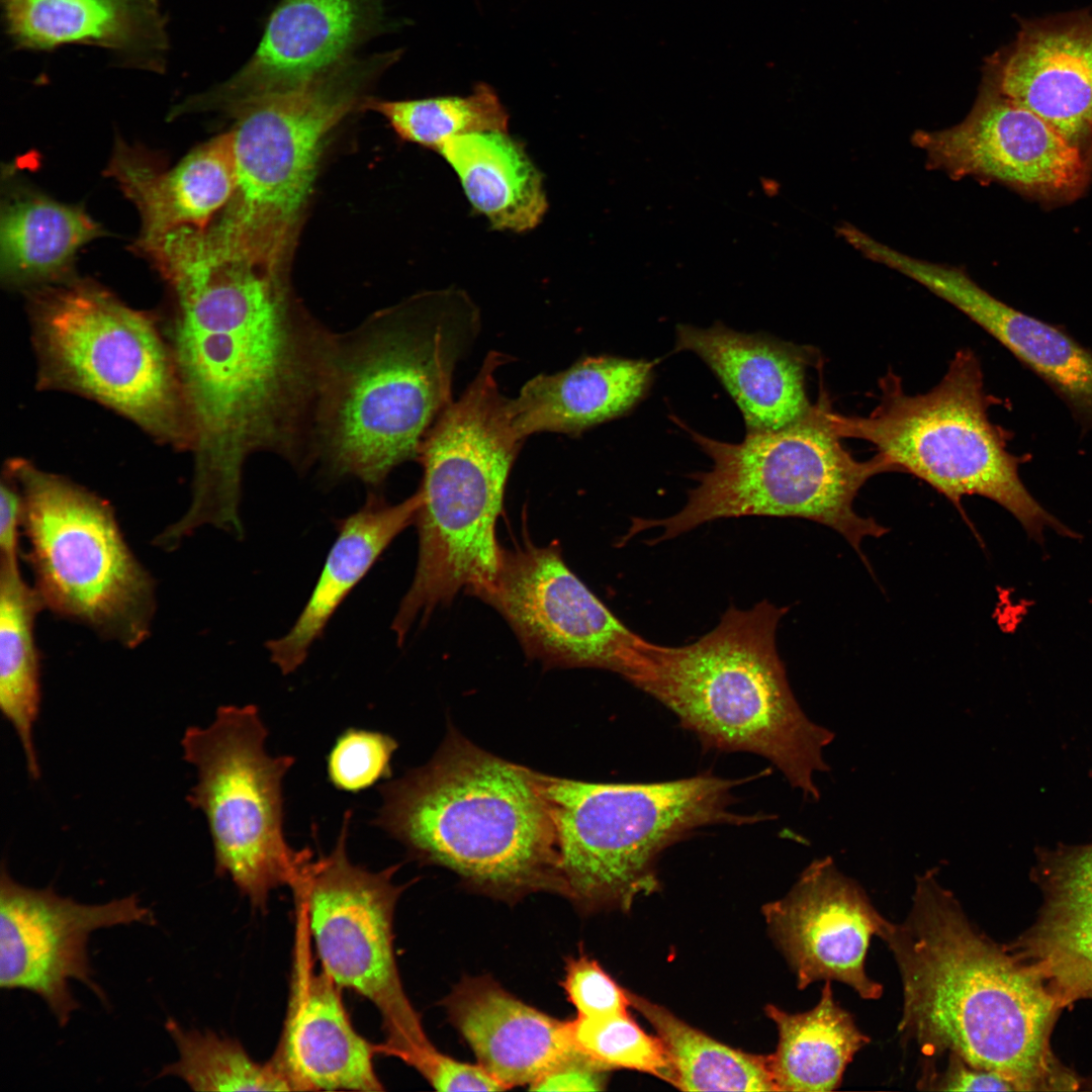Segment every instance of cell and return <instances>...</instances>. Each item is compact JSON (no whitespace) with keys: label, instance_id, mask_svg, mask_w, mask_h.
<instances>
[{"label":"cell","instance_id":"13","mask_svg":"<svg viewBox=\"0 0 1092 1092\" xmlns=\"http://www.w3.org/2000/svg\"><path fill=\"white\" fill-rule=\"evenodd\" d=\"M267 736L256 706L228 705L181 739L184 759L196 770L186 799L206 819L215 873L263 910L273 890L295 891L313 859L311 849H295L285 838L283 780L295 759L271 756Z\"/></svg>","mask_w":1092,"mask_h":1092},{"label":"cell","instance_id":"38","mask_svg":"<svg viewBox=\"0 0 1092 1092\" xmlns=\"http://www.w3.org/2000/svg\"><path fill=\"white\" fill-rule=\"evenodd\" d=\"M397 741L388 734L348 728L336 739L327 757V775L339 791L359 793L391 777Z\"/></svg>","mask_w":1092,"mask_h":1092},{"label":"cell","instance_id":"9","mask_svg":"<svg viewBox=\"0 0 1092 1092\" xmlns=\"http://www.w3.org/2000/svg\"><path fill=\"white\" fill-rule=\"evenodd\" d=\"M830 412L827 396L821 395L794 423L747 432L736 444L710 439L678 422L711 457L712 469L695 476L698 485L680 511L664 519L635 518L627 536L657 528L662 530L653 540L657 543L718 519L800 518L835 530L863 559L862 540L889 530L859 516L853 503L870 478L894 468L879 453L855 459L835 432Z\"/></svg>","mask_w":1092,"mask_h":1092},{"label":"cell","instance_id":"2","mask_svg":"<svg viewBox=\"0 0 1092 1092\" xmlns=\"http://www.w3.org/2000/svg\"><path fill=\"white\" fill-rule=\"evenodd\" d=\"M880 938L903 989L898 1025L924 1055L954 1054L1016 1091L1062 1088L1051 1034L1062 1002L1040 976L979 932L933 870L916 877L911 908Z\"/></svg>","mask_w":1092,"mask_h":1092},{"label":"cell","instance_id":"39","mask_svg":"<svg viewBox=\"0 0 1092 1092\" xmlns=\"http://www.w3.org/2000/svg\"><path fill=\"white\" fill-rule=\"evenodd\" d=\"M560 985L577 1016L627 1013L631 1007L629 990L620 986L585 953L567 959Z\"/></svg>","mask_w":1092,"mask_h":1092},{"label":"cell","instance_id":"37","mask_svg":"<svg viewBox=\"0 0 1092 1092\" xmlns=\"http://www.w3.org/2000/svg\"><path fill=\"white\" fill-rule=\"evenodd\" d=\"M577 1049L608 1070L628 1069L673 1084L670 1060L657 1035L645 1032L629 1013L569 1020Z\"/></svg>","mask_w":1092,"mask_h":1092},{"label":"cell","instance_id":"24","mask_svg":"<svg viewBox=\"0 0 1092 1092\" xmlns=\"http://www.w3.org/2000/svg\"><path fill=\"white\" fill-rule=\"evenodd\" d=\"M107 175L139 211L136 251L177 229L203 230L224 209L237 187L233 133L208 140L171 168L145 150L118 141Z\"/></svg>","mask_w":1092,"mask_h":1092},{"label":"cell","instance_id":"17","mask_svg":"<svg viewBox=\"0 0 1092 1092\" xmlns=\"http://www.w3.org/2000/svg\"><path fill=\"white\" fill-rule=\"evenodd\" d=\"M155 915L135 895L103 904H84L52 888L34 889L12 879L3 864L0 879V987L40 997L66 1026L80 1005L70 990L77 980L101 1002L106 996L93 979L88 941L94 931L116 925L155 924Z\"/></svg>","mask_w":1092,"mask_h":1092},{"label":"cell","instance_id":"22","mask_svg":"<svg viewBox=\"0 0 1092 1092\" xmlns=\"http://www.w3.org/2000/svg\"><path fill=\"white\" fill-rule=\"evenodd\" d=\"M908 278L980 326L1066 402L1085 429L1092 427V351L1060 328L1006 304L960 267L912 259Z\"/></svg>","mask_w":1092,"mask_h":1092},{"label":"cell","instance_id":"36","mask_svg":"<svg viewBox=\"0 0 1092 1092\" xmlns=\"http://www.w3.org/2000/svg\"><path fill=\"white\" fill-rule=\"evenodd\" d=\"M165 1027L178 1059L159 1077L180 1078L194 1091H291L270 1060L256 1062L237 1040L210 1030L185 1029L173 1019Z\"/></svg>","mask_w":1092,"mask_h":1092},{"label":"cell","instance_id":"16","mask_svg":"<svg viewBox=\"0 0 1092 1092\" xmlns=\"http://www.w3.org/2000/svg\"><path fill=\"white\" fill-rule=\"evenodd\" d=\"M912 141L931 170L956 180L996 182L1043 204L1076 200L1092 175L1079 149L984 79L961 122L916 130Z\"/></svg>","mask_w":1092,"mask_h":1092},{"label":"cell","instance_id":"33","mask_svg":"<svg viewBox=\"0 0 1092 1092\" xmlns=\"http://www.w3.org/2000/svg\"><path fill=\"white\" fill-rule=\"evenodd\" d=\"M44 607L36 588L22 578L18 562L0 567V708L21 744L27 771L40 777L34 724L41 704L39 655L34 619Z\"/></svg>","mask_w":1092,"mask_h":1092},{"label":"cell","instance_id":"34","mask_svg":"<svg viewBox=\"0 0 1092 1092\" xmlns=\"http://www.w3.org/2000/svg\"><path fill=\"white\" fill-rule=\"evenodd\" d=\"M631 1007L653 1027L671 1063L672 1086L681 1091H777L768 1055L724 1044L666 1007L629 990Z\"/></svg>","mask_w":1092,"mask_h":1092},{"label":"cell","instance_id":"41","mask_svg":"<svg viewBox=\"0 0 1092 1092\" xmlns=\"http://www.w3.org/2000/svg\"><path fill=\"white\" fill-rule=\"evenodd\" d=\"M942 1071L927 1067L918 1085L921 1089L941 1091H1016V1088L997 1073L969 1065L961 1057L947 1054Z\"/></svg>","mask_w":1092,"mask_h":1092},{"label":"cell","instance_id":"23","mask_svg":"<svg viewBox=\"0 0 1092 1092\" xmlns=\"http://www.w3.org/2000/svg\"><path fill=\"white\" fill-rule=\"evenodd\" d=\"M442 1005L477 1064L507 1089L529 1087L582 1053L573 1041L569 1020L523 1002L489 977L463 978Z\"/></svg>","mask_w":1092,"mask_h":1092},{"label":"cell","instance_id":"8","mask_svg":"<svg viewBox=\"0 0 1092 1092\" xmlns=\"http://www.w3.org/2000/svg\"><path fill=\"white\" fill-rule=\"evenodd\" d=\"M398 53L351 58L309 84L245 104L231 114L235 193L204 229L220 258L286 272L326 139L398 59Z\"/></svg>","mask_w":1092,"mask_h":1092},{"label":"cell","instance_id":"12","mask_svg":"<svg viewBox=\"0 0 1092 1092\" xmlns=\"http://www.w3.org/2000/svg\"><path fill=\"white\" fill-rule=\"evenodd\" d=\"M27 559L44 607L105 639L136 647L156 608L154 581L128 548L112 508L72 481L15 460Z\"/></svg>","mask_w":1092,"mask_h":1092},{"label":"cell","instance_id":"21","mask_svg":"<svg viewBox=\"0 0 1092 1092\" xmlns=\"http://www.w3.org/2000/svg\"><path fill=\"white\" fill-rule=\"evenodd\" d=\"M297 947L282 1032L270 1059L291 1091H382L376 1046L353 1026L339 988Z\"/></svg>","mask_w":1092,"mask_h":1092},{"label":"cell","instance_id":"19","mask_svg":"<svg viewBox=\"0 0 1092 1092\" xmlns=\"http://www.w3.org/2000/svg\"><path fill=\"white\" fill-rule=\"evenodd\" d=\"M382 0H280L250 60L228 81L176 106L228 113L303 87L344 62L380 31Z\"/></svg>","mask_w":1092,"mask_h":1092},{"label":"cell","instance_id":"35","mask_svg":"<svg viewBox=\"0 0 1092 1092\" xmlns=\"http://www.w3.org/2000/svg\"><path fill=\"white\" fill-rule=\"evenodd\" d=\"M365 105L382 115L396 134L439 153L451 139L482 131L508 132L509 114L492 87L478 83L466 96L372 100Z\"/></svg>","mask_w":1092,"mask_h":1092},{"label":"cell","instance_id":"26","mask_svg":"<svg viewBox=\"0 0 1092 1092\" xmlns=\"http://www.w3.org/2000/svg\"><path fill=\"white\" fill-rule=\"evenodd\" d=\"M15 47L51 51L92 44L123 64L162 71L168 38L157 0H1Z\"/></svg>","mask_w":1092,"mask_h":1092},{"label":"cell","instance_id":"32","mask_svg":"<svg viewBox=\"0 0 1092 1092\" xmlns=\"http://www.w3.org/2000/svg\"><path fill=\"white\" fill-rule=\"evenodd\" d=\"M764 1012L778 1030L777 1049L768 1055L777 1091L835 1090L854 1055L870 1042L835 1001L831 981H825L820 1000L808 1011L790 1013L767 1004Z\"/></svg>","mask_w":1092,"mask_h":1092},{"label":"cell","instance_id":"31","mask_svg":"<svg viewBox=\"0 0 1092 1092\" xmlns=\"http://www.w3.org/2000/svg\"><path fill=\"white\" fill-rule=\"evenodd\" d=\"M102 234L80 207L15 190L1 208V278L14 287L63 282L77 252Z\"/></svg>","mask_w":1092,"mask_h":1092},{"label":"cell","instance_id":"43","mask_svg":"<svg viewBox=\"0 0 1092 1092\" xmlns=\"http://www.w3.org/2000/svg\"><path fill=\"white\" fill-rule=\"evenodd\" d=\"M23 498L19 484L7 469L0 486V558L18 562V536L22 526Z\"/></svg>","mask_w":1092,"mask_h":1092},{"label":"cell","instance_id":"6","mask_svg":"<svg viewBox=\"0 0 1092 1092\" xmlns=\"http://www.w3.org/2000/svg\"><path fill=\"white\" fill-rule=\"evenodd\" d=\"M508 361L489 352L421 445V506L415 522L419 556L391 625L399 637L462 590L479 599L495 577L502 549L496 521L524 441L513 427L510 398L496 381V371Z\"/></svg>","mask_w":1092,"mask_h":1092},{"label":"cell","instance_id":"42","mask_svg":"<svg viewBox=\"0 0 1092 1092\" xmlns=\"http://www.w3.org/2000/svg\"><path fill=\"white\" fill-rule=\"evenodd\" d=\"M610 1070L580 1053L556 1066L528 1088L535 1091H602Z\"/></svg>","mask_w":1092,"mask_h":1092},{"label":"cell","instance_id":"11","mask_svg":"<svg viewBox=\"0 0 1092 1092\" xmlns=\"http://www.w3.org/2000/svg\"><path fill=\"white\" fill-rule=\"evenodd\" d=\"M42 377L191 449L186 402L169 340L154 318L96 283L69 280L33 298Z\"/></svg>","mask_w":1092,"mask_h":1092},{"label":"cell","instance_id":"7","mask_svg":"<svg viewBox=\"0 0 1092 1092\" xmlns=\"http://www.w3.org/2000/svg\"><path fill=\"white\" fill-rule=\"evenodd\" d=\"M752 779L594 783L539 772L556 831L560 895L583 914L628 912L659 890L657 862L669 846L706 826L769 819L733 809L734 788Z\"/></svg>","mask_w":1092,"mask_h":1092},{"label":"cell","instance_id":"20","mask_svg":"<svg viewBox=\"0 0 1092 1092\" xmlns=\"http://www.w3.org/2000/svg\"><path fill=\"white\" fill-rule=\"evenodd\" d=\"M982 79L1037 115L1092 167V12L1023 20L988 57Z\"/></svg>","mask_w":1092,"mask_h":1092},{"label":"cell","instance_id":"28","mask_svg":"<svg viewBox=\"0 0 1092 1092\" xmlns=\"http://www.w3.org/2000/svg\"><path fill=\"white\" fill-rule=\"evenodd\" d=\"M657 360L585 357L528 380L510 398L513 427L525 440L552 432L579 435L631 410L646 393Z\"/></svg>","mask_w":1092,"mask_h":1092},{"label":"cell","instance_id":"18","mask_svg":"<svg viewBox=\"0 0 1092 1092\" xmlns=\"http://www.w3.org/2000/svg\"><path fill=\"white\" fill-rule=\"evenodd\" d=\"M769 936L801 990L816 981H837L861 998L882 996L883 986L866 971L872 936L888 922L861 886L834 860H813L787 895L761 907Z\"/></svg>","mask_w":1092,"mask_h":1092},{"label":"cell","instance_id":"27","mask_svg":"<svg viewBox=\"0 0 1092 1092\" xmlns=\"http://www.w3.org/2000/svg\"><path fill=\"white\" fill-rule=\"evenodd\" d=\"M1044 874L1039 915L1009 949L1064 1006L1092 997V844L1057 854Z\"/></svg>","mask_w":1092,"mask_h":1092},{"label":"cell","instance_id":"40","mask_svg":"<svg viewBox=\"0 0 1092 1092\" xmlns=\"http://www.w3.org/2000/svg\"><path fill=\"white\" fill-rule=\"evenodd\" d=\"M410 1066L438 1091L508 1090L477 1063L455 1060L435 1046L417 1057Z\"/></svg>","mask_w":1092,"mask_h":1092},{"label":"cell","instance_id":"15","mask_svg":"<svg viewBox=\"0 0 1092 1092\" xmlns=\"http://www.w3.org/2000/svg\"><path fill=\"white\" fill-rule=\"evenodd\" d=\"M507 621L526 655L547 667L609 670L630 681L644 638L630 630L573 573L556 543L502 547L479 598Z\"/></svg>","mask_w":1092,"mask_h":1092},{"label":"cell","instance_id":"3","mask_svg":"<svg viewBox=\"0 0 1092 1092\" xmlns=\"http://www.w3.org/2000/svg\"><path fill=\"white\" fill-rule=\"evenodd\" d=\"M480 313L460 289L427 291L334 335L320 392L314 460L334 477L381 484L418 458L453 401L455 369L480 331Z\"/></svg>","mask_w":1092,"mask_h":1092},{"label":"cell","instance_id":"29","mask_svg":"<svg viewBox=\"0 0 1092 1092\" xmlns=\"http://www.w3.org/2000/svg\"><path fill=\"white\" fill-rule=\"evenodd\" d=\"M420 506L419 491L397 505L370 494L359 511L339 522V535L302 612L284 636L266 643L271 661L283 674L304 662L344 599L394 538L416 522Z\"/></svg>","mask_w":1092,"mask_h":1092},{"label":"cell","instance_id":"30","mask_svg":"<svg viewBox=\"0 0 1092 1092\" xmlns=\"http://www.w3.org/2000/svg\"><path fill=\"white\" fill-rule=\"evenodd\" d=\"M439 154L493 230L525 233L540 224L548 209L543 176L523 143L505 131L472 132L449 140Z\"/></svg>","mask_w":1092,"mask_h":1092},{"label":"cell","instance_id":"5","mask_svg":"<svg viewBox=\"0 0 1092 1092\" xmlns=\"http://www.w3.org/2000/svg\"><path fill=\"white\" fill-rule=\"evenodd\" d=\"M786 611L764 600L747 610L730 607L712 631L685 646L643 639L630 682L703 747L762 756L805 799L818 801L814 777L830 769L823 750L835 736L807 717L789 685L776 642Z\"/></svg>","mask_w":1092,"mask_h":1092},{"label":"cell","instance_id":"4","mask_svg":"<svg viewBox=\"0 0 1092 1092\" xmlns=\"http://www.w3.org/2000/svg\"><path fill=\"white\" fill-rule=\"evenodd\" d=\"M372 823L424 864L507 903L560 895L554 822L539 772L472 743L454 727L423 766L378 787Z\"/></svg>","mask_w":1092,"mask_h":1092},{"label":"cell","instance_id":"1","mask_svg":"<svg viewBox=\"0 0 1092 1092\" xmlns=\"http://www.w3.org/2000/svg\"><path fill=\"white\" fill-rule=\"evenodd\" d=\"M176 314L170 345L194 453L193 497L179 520L244 534L242 473L253 453L314 462L320 392L334 334L293 300L286 272L222 259L197 241L163 256Z\"/></svg>","mask_w":1092,"mask_h":1092},{"label":"cell","instance_id":"14","mask_svg":"<svg viewBox=\"0 0 1092 1092\" xmlns=\"http://www.w3.org/2000/svg\"><path fill=\"white\" fill-rule=\"evenodd\" d=\"M351 817L346 811L334 848L311 860L294 892L321 970L375 1006L385 1033L382 1052L408 1065L434 1044L405 994L395 959L394 913L404 887L392 879L399 864L370 872L353 863L347 852Z\"/></svg>","mask_w":1092,"mask_h":1092},{"label":"cell","instance_id":"25","mask_svg":"<svg viewBox=\"0 0 1092 1092\" xmlns=\"http://www.w3.org/2000/svg\"><path fill=\"white\" fill-rule=\"evenodd\" d=\"M675 348L694 352L714 371L739 406L747 432L784 428L812 405L805 390L808 349L720 324L679 325Z\"/></svg>","mask_w":1092,"mask_h":1092},{"label":"cell","instance_id":"10","mask_svg":"<svg viewBox=\"0 0 1092 1092\" xmlns=\"http://www.w3.org/2000/svg\"><path fill=\"white\" fill-rule=\"evenodd\" d=\"M880 402L866 417L831 410L841 438L873 444L894 468L925 481L962 511V498L980 495L1011 513L1034 539L1049 527L1072 532L1028 492L1018 473L1020 459L989 419V396L979 358L971 349L953 356L940 381L920 394L905 392L888 373L880 380Z\"/></svg>","mask_w":1092,"mask_h":1092}]
</instances>
